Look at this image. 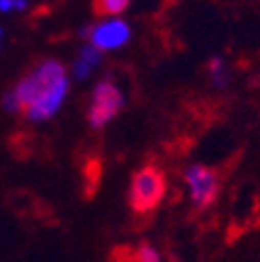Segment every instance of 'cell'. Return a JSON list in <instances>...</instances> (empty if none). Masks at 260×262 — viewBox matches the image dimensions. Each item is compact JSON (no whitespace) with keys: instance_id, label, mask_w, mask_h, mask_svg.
<instances>
[{"instance_id":"cell-2","label":"cell","mask_w":260,"mask_h":262,"mask_svg":"<svg viewBox=\"0 0 260 262\" xmlns=\"http://www.w3.org/2000/svg\"><path fill=\"white\" fill-rule=\"evenodd\" d=\"M167 193V181L160 169L146 165L134 173L129 183V206L136 212H152L160 206Z\"/></svg>"},{"instance_id":"cell-10","label":"cell","mask_w":260,"mask_h":262,"mask_svg":"<svg viewBox=\"0 0 260 262\" xmlns=\"http://www.w3.org/2000/svg\"><path fill=\"white\" fill-rule=\"evenodd\" d=\"M27 7V0H0V13L23 11Z\"/></svg>"},{"instance_id":"cell-5","label":"cell","mask_w":260,"mask_h":262,"mask_svg":"<svg viewBox=\"0 0 260 262\" xmlns=\"http://www.w3.org/2000/svg\"><path fill=\"white\" fill-rule=\"evenodd\" d=\"M185 181L191 189V202L198 210L202 208H208L214 204L216 195L221 191V185H219V179L216 175L204 167V165H191L187 171H185Z\"/></svg>"},{"instance_id":"cell-9","label":"cell","mask_w":260,"mask_h":262,"mask_svg":"<svg viewBox=\"0 0 260 262\" xmlns=\"http://www.w3.org/2000/svg\"><path fill=\"white\" fill-rule=\"evenodd\" d=\"M138 262H160V256L158 252L152 248V246H142L140 252H138Z\"/></svg>"},{"instance_id":"cell-6","label":"cell","mask_w":260,"mask_h":262,"mask_svg":"<svg viewBox=\"0 0 260 262\" xmlns=\"http://www.w3.org/2000/svg\"><path fill=\"white\" fill-rule=\"evenodd\" d=\"M208 75L212 79V83L216 88H227L229 83V71H227V64L221 56H212L208 62Z\"/></svg>"},{"instance_id":"cell-4","label":"cell","mask_w":260,"mask_h":262,"mask_svg":"<svg viewBox=\"0 0 260 262\" xmlns=\"http://www.w3.org/2000/svg\"><path fill=\"white\" fill-rule=\"evenodd\" d=\"M81 36L90 38V44L102 52L117 50L129 42V38H132V27H129L127 21H123L119 17H111L94 27H83Z\"/></svg>"},{"instance_id":"cell-1","label":"cell","mask_w":260,"mask_h":262,"mask_svg":"<svg viewBox=\"0 0 260 262\" xmlns=\"http://www.w3.org/2000/svg\"><path fill=\"white\" fill-rule=\"evenodd\" d=\"M67 92V69L54 58L40 62L34 71L25 75L11 90L19 113H25V117L34 123L50 119L64 102Z\"/></svg>"},{"instance_id":"cell-7","label":"cell","mask_w":260,"mask_h":262,"mask_svg":"<svg viewBox=\"0 0 260 262\" xmlns=\"http://www.w3.org/2000/svg\"><path fill=\"white\" fill-rule=\"evenodd\" d=\"M132 0H94V11L104 17H117L121 15Z\"/></svg>"},{"instance_id":"cell-3","label":"cell","mask_w":260,"mask_h":262,"mask_svg":"<svg viewBox=\"0 0 260 262\" xmlns=\"http://www.w3.org/2000/svg\"><path fill=\"white\" fill-rule=\"evenodd\" d=\"M125 104V98L121 90L113 81H100L96 83L92 92V102L88 108V123L92 129H100L106 123H111L119 111Z\"/></svg>"},{"instance_id":"cell-8","label":"cell","mask_w":260,"mask_h":262,"mask_svg":"<svg viewBox=\"0 0 260 262\" xmlns=\"http://www.w3.org/2000/svg\"><path fill=\"white\" fill-rule=\"evenodd\" d=\"M77 58L83 60L85 64H90V67L94 69V67H98V64L102 62V50H98V48L92 46V44H85V46L79 50Z\"/></svg>"}]
</instances>
